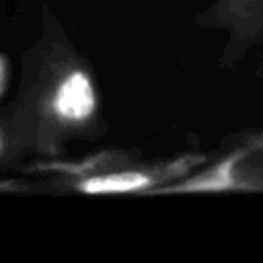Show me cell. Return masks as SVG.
Masks as SVG:
<instances>
[{
	"label": "cell",
	"mask_w": 263,
	"mask_h": 263,
	"mask_svg": "<svg viewBox=\"0 0 263 263\" xmlns=\"http://www.w3.org/2000/svg\"><path fill=\"white\" fill-rule=\"evenodd\" d=\"M4 115L21 158L58 156L70 142L105 127L95 72L49 6H43L39 33L23 55L21 80Z\"/></svg>",
	"instance_id": "6da1fadb"
},
{
	"label": "cell",
	"mask_w": 263,
	"mask_h": 263,
	"mask_svg": "<svg viewBox=\"0 0 263 263\" xmlns=\"http://www.w3.org/2000/svg\"><path fill=\"white\" fill-rule=\"evenodd\" d=\"M199 156L179 158L175 162H136L127 154L105 152L97 158L68 168L58 183L76 193L86 195H119V193H146L166 179L181 175L185 168L199 162Z\"/></svg>",
	"instance_id": "7a4b0ae2"
},
{
	"label": "cell",
	"mask_w": 263,
	"mask_h": 263,
	"mask_svg": "<svg viewBox=\"0 0 263 263\" xmlns=\"http://www.w3.org/2000/svg\"><path fill=\"white\" fill-rule=\"evenodd\" d=\"M195 23L226 33L222 66H232L253 51L263 58V0H216L195 14Z\"/></svg>",
	"instance_id": "3957f363"
},
{
	"label": "cell",
	"mask_w": 263,
	"mask_h": 263,
	"mask_svg": "<svg viewBox=\"0 0 263 263\" xmlns=\"http://www.w3.org/2000/svg\"><path fill=\"white\" fill-rule=\"evenodd\" d=\"M18 160H21V154H18V150L14 146V140H12V134H10L6 115L2 111L0 113V168L12 166Z\"/></svg>",
	"instance_id": "277c9868"
},
{
	"label": "cell",
	"mask_w": 263,
	"mask_h": 263,
	"mask_svg": "<svg viewBox=\"0 0 263 263\" xmlns=\"http://www.w3.org/2000/svg\"><path fill=\"white\" fill-rule=\"evenodd\" d=\"M8 76H10V72H8V62H6V58L0 53V99H2L4 90H6V86H8Z\"/></svg>",
	"instance_id": "5b68a950"
}]
</instances>
